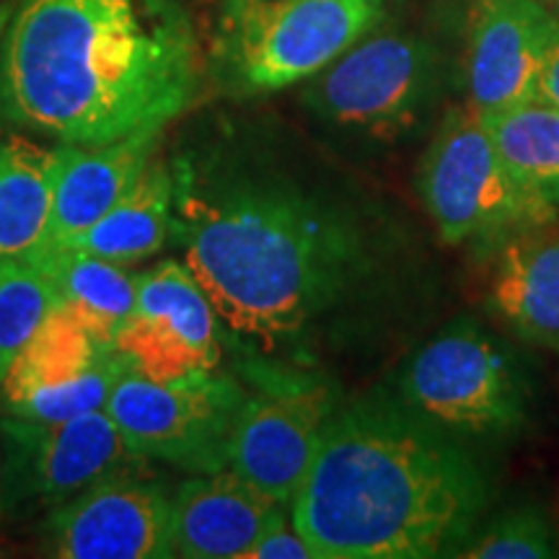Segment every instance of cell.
<instances>
[{
	"label": "cell",
	"instance_id": "28",
	"mask_svg": "<svg viewBox=\"0 0 559 559\" xmlns=\"http://www.w3.org/2000/svg\"><path fill=\"white\" fill-rule=\"evenodd\" d=\"M547 3H551V5H557V9H559V0H547Z\"/></svg>",
	"mask_w": 559,
	"mask_h": 559
},
{
	"label": "cell",
	"instance_id": "25",
	"mask_svg": "<svg viewBox=\"0 0 559 559\" xmlns=\"http://www.w3.org/2000/svg\"><path fill=\"white\" fill-rule=\"evenodd\" d=\"M536 99L559 107V24L555 34H551V41L547 47V58H544V66H542Z\"/></svg>",
	"mask_w": 559,
	"mask_h": 559
},
{
	"label": "cell",
	"instance_id": "6",
	"mask_svg": "<svg viewBox=\"0 0 559 559\" xmlns=\"http://www.w3.org/2000/svg\"><path fill=\"white\" fill-rule=\"evenodd\" d=\"M396 394L472 443L519 436L534 407V386L519 353L472 317L453 319L409 355Z\"/></svg>",
	"mask_w": 559,
	"mask_h": 559
},
{
	"label": "cell",
	"instance_id": "2",
	"mask_svg": "<svg viewBox=\"0 0 559 559\" xmlns=\"http://www.w3.org/2000/svg\"><path fill=\"white\" fill-rule=\"evenodd\" d=\"M207 81L181 0H16L0 41V120L81 148L169 130Z\"/></svg>",
	"mask_w": 559,
	"mask_h": 559
},
{
	"label": "cell",
	"instance_id": "26",
	"mask_svg": "<svg viewBox=\"0 0 559 559\" xmlns=\"http://www.w3.org/2000/svg\"><path fill=\"white\" fill-rule=\"evenodd\" d=\"M13 9H16V0H0V41H3L5 26L13 16Z\"/></svg>",
	"mask_w": 559,
	"mask_h": 559
},
{
	"label": "cell",
	"instance_id": "4",
	"mask_svg": "<svg viewBox=\"0 0 559 559\" xmlns=\"http://www.w3.org/2000/svg\"><path fill=\"white\" fill-rule=\"evenodd\" d=\"M389 0H223L210 81L230 99L306 83L381 26Z\"/></svg>",
	"mask_w": 559,
	"mask_h": 559
},
{
	"label": "cell",
	"instance_id": "17",
	"mask_svg": "<svg viewBox=\"0 0 559 559\" xmlns=\"http://www.w3.org/2000/svg\"><path fill=\"white\" fill-rule=\"evenodd\" d=\"M117 349V342L102 326L58 300L5 373L0 383V402L9 407L37 391L79 381L88 370L109 360Z\"/></svg>",
	"mask_w": 559,
	"mask_h": 559
},
{
	"label": "cell",
	"instance_id": "9",
	"mask_svg": "<svg viewBox=\"0 0 559 559\" xmlns=\"http://www.w3.org/2000/svg\"><path fill=\"white\" fill-rule=\"evenodd\" d=\"M5 513L58 508L96 481L138 464L107 409L62 419L0 417Z\"/></svg>",
	"mask_w": 559,
	"mask_h": 559
},
{
	"label": "cell",
	"instance_id": "7",
	"mask_svg": "<svg viewBox=\"0 0 559 559\" xmlns=\"http://www.w3.org/2000/svg\"><path fill=\"white\" fill-rule=\"evenodd\" d=\"M417 194L440 241L492 243L559 218V210L528 192L508 166L469 104L453 107L432 128L417 164Z\"/></svg>",
	"mask_w": 559,
	"mask_h": 559
},
{
	"label": "cell",
	"instance_id": "22",
	"mask_svg": "<svg viewBox=\"0 0 559 559\" xmlns=\"http://www.w3.org/2000/svg\"><path fill=\"white\" fill-rule=\"evenodd\" d=\"M58 300L50 280L29 260L0 267V383Z\"/></svg>",
	"mask_w": 559,
	"mask_h": 559
},
{
	"label": "cell",
	"instance_id": "1",
	"mask_svg": "<svg viewBox=\"0 0 559 559\" xmlns=\"http://www.w3.org/2000/svg\"><path fill=\"white\" fill-rule=\"evenodd\" d=\"M171 169V241L254 353L306 366L412 300L415 241L396 210L267 132L210 130Z\"/></svg>",
	"mask_w": 559,
	"mask_h": 559
},
{
	"label": "cell",
	"instance_id": "10",
	"mask_svg": "<svg viewBox=\"0 0 559 559\" xmlns=\"http://www.w3.org/2000/svg\"><path fill=\"white\" fill-rule=\"evenodd\" d=\"M41 555L58 559L174 557V492L135 466L111 474L52 508Z\"/></svg>",
	"mask_w": 559,
	"mask_h": 559
},
{
	"label": "cell",
	"instance_id": "20",
	"mask_svg": "<svg viewBox=\"0 0 559 559\" xmlns=\"http://www.w3.org/2000/svg\"><path fill=\"white\" fill-rule=\"evenodd\" d=\"M26 260L45 272L62 304L79 309L111 340L135 309L138 275L128 270V264L102 260L79 249H55Z\"/></svg>",
	"mask_w": 559,
	"mask_h": 559
},
{
	"label": "cell",
	"instance_id": "3",
	"mask_svg": "<svg viewBox=\"0 0 559 559\" xmlns=\"http://www.w3.org/2000/svg\"><path fill=\"white\" fill-rule=\"evenodd\" d=\"M492 495L472 440L373 389L334 407L288 510L317 559H438L459 555Z\"/></svg>",
	"mask_w": 559,
	"mask_h": 559
},
{
	"label": "cell",
	"instance_id": "15",
	"mask_svg": "<svg viewBox=\"0 0 559 559\" xmlns=\"http://www.w3.org/2000/svg\"><path fill=\"white\" fill-rule=\"evenodd\" d=\"M164 138L166 130H156L99 145V148L62 143L66 153H62V166L55 179L47 226L26 257L68 247L102 215H107V210L130 190L145 164L164 148Z\"/></svg>",
	"mask_w": 559,
	"mask_h": 559
},
{
	"label": "cell",
	"instance_id": "11",
	"mask_svg": "<svg viewBox=\"0 0 559 559\" xmlns=\"http://www.w3.org/2000/svg\"><path fill=\"white\" fill-rule=\"evenodd\" d=\"M340 396L326 381L267 383L247 396L230 438L228 469L290 506Z\"/></svg>",
	"mask_w": 559,
	"mask_h": 559
},
{
	"label": "cell",
	"instance_id": "14",
	"mask_svg": "<svg viewBox=\"0 0 559 559\" xmlns=\"http://www.w3.org/2000/svg\"><path fill=\"white\" fill-rule=\"evenodd\" d=\"M285 508L228 466L192 474L174 489V557L241 559Z\"/></svg>",
	"mask_w": 559,
	"mask_h": 559
},
{
	"label": "cell",
	"instance_id": "16",
	"mask_svg": "<svg viewBox=\"0 0 559 559\" xmlns=\"http://www.w3.org/2000/svg\"><path fill=\"white\" fill-rule=\"evenodd\" d=\"M485 304L515 337L559 358V218L498 243Z\"/></svg>",
	"mask_w": 559,
	"mask_h": 559
},
{
	"label": "cell",
	"instance_id": "5",
	"mask_svg": "<svg viewBox=\"0 0 559 559\" xmlns=\"http://www.w3.org/2000/svg\"><path fill=\"white\" fill-rule=\"evenodd\" d=\"M443 96L438 47L419 34L376 26L304 83L300 104L349 143L391 148L428 130Z\"/></svg>",
	"mask_w": 559,
	"mask_h": 559
},
{
	"label": "cell",
	"instance_id": "18",
	"mask_svg": "<svg viewBox=\"0 0 559 559\" xmlns=\"http://www.w3.org/2000/svg\"><path fill=\"white\" fill-rule=\"evenodd\" d=\"M171 218L174 169L171 158L158 151L107 215L62 249H79L130 267L166 247L171 239Z\"/></svg>",
	"mask_w": 559,
	"mask_h": 559
},
{
	"label": "cell",
	"instance_id": "21",
	"mask_svg": "<svg viewBox=\"0 0 559 559\" xmlns=\"http://www.w3.org/2000/svg\"><path fill=\"white\" fill-rule=\"evenodd\" d=\"M485 124L508 171L559 210V107L531 99L485 117Z\"/></svg>",
	"mask_w": 559,
	"mask_h": 559
},
{
	"label": "cell",
	"instance_id": "12",
	"mask_svg": "<svg viewBox=\"0 0 559 559\" xmlns=\"http://www.w3.org/2000/svg\"><path fill=\"white\" fill-rule=\"evenodd\" d=\"M221 319L185 262L166 260L138 275L135 309L117 347L148 379H179L221 368Z\"/></svg>",
	"mask_w": 559,
	"mask_h": 559
},
{
	"label": "cell",
	"instance_id": "24",
	"mask_svg": "<svg viewBox=\"0 0 559 559\" xmlns=\"http://www.w3.org/2000/svg\"><path fill=\"white\" fill-rule=\"evenodd\" d=\"M241 559H317L309 542L300 536L296 523L288 515V508L275 515V521L262 531V536L251 544Z\"/></svg>",
	"mask_w": 559,
	"mask_h": 559
},
{
	"label": "cell",
	"instance_id": "8",
	"mask_svg": "<svg viewBox=\"0 0 559 559\" xmlns=\"http://www.w3.org/2000/svg\"><path fill=\"white\" fill-rule=\"evenodd\" d=\"M247 396L249 389L218 368L158 381L130 366L104 409L143 464L158 461L207 474L228 466L230 438Z\"/></svg>",
	"mask_w": 559,
	"mask_h": 559
},
{
	"label": "cell",
	"instance_id": "19",
	"mask_svg": "<svg viewBox=\"0 0 559 559\" xmlns=\"http://www.w3.org/2000/svg\"><path fill=\"white\" fill-rule=\"evenodd\" d=\"M66 145L0 135V267L24 260L47 226Z\"/></svg>",
	"mask_w": 559,
	"mask_h": 559
},
{
	"label": "cell",
	"instance_id": "27",
	"mask_svg": "<svg viewBox=\"0 0 559 559\" xmlns=\"http://www.w3.org/2000/svg\"><path fill=\"white\" fill-rule=\"evenodd\" d=\"M5 519V495H3V449H0V523Z\"/></svg>",
	"mask_w": 559,
	"mask_h": 559
},
{
	"label": "cell",
	"instance_id": "13",
	"mask_svg": "<svg viewBox=\"0 0 559 559\" xmlns=\"http://www.w3.org/2000/svg\"><path fill=\"white\" fill-rule=\"evenodd\" d=\"M557 24L539 0H479L466 45V104L492 117L536 99Z\"/></svg>",
	"mask_w": 559,
	"mask_h": 559
},
{
	"label": "cell",
	"instance_id": "23",
	"mask_svg": "<svg viewBox=\"0 0 559 559\" xmlns=\"http://www.w3.org/2000/svg\"><path fill=\"white\" fill-rule=\"evenodd\" d=\"M459 559H549L557 557L555 528L542 508L513 506L485 515Z\"/></svg>",
	"mask_w": 559,
	"mask_h": 559
}]
</instances>
